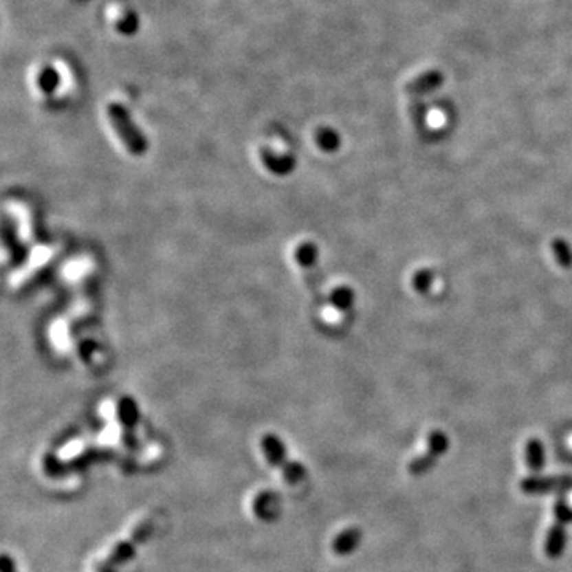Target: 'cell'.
I'll use <instances>...</instances> for the list:
<instances>
[{
	"label": "cell",
	"instance_id": "1",
	"mask_svg": "<svg viewBox=\"0 0 572 572\" xmlns=\"http://www.w3.org/2000/svg\"><path fill=\"white\" fill-rule=\"evenodd\" d=\"M107 115H109L111 126H113L116 135L120 137L122 145H124L134 156L145 155L148 150L146 137L143 135V132L135 126V122L132 121L129 111L121 104H118V102H111V104L107 107Z\"/></svg>",
	"mask_w": 572,
	"mask_h": 572
},
{
	"label": "cell",
	"instance_id": "2",
	"mask_svg": "<svg viewBox=\"0 0 572 572\" xmlns=\"http://www.w3.org/2000/svg\"><path fill=\"white\" fill-rule=\"evenodd\" d=\"M261 447L265 454V459H267L272 466L282 468L286 480L291 482V485L299 482L300 478H304V468L298 463H288L283 442L280 441L277 436H274V434H265L261 441Z\"/></svg>",
	"mask_w": 572,
	"mask_h": 572
},
{
	"label": "cell",
	"instance_id": "3",
	"mask_svg": "<svg viewBox=\"0 0 572 572\" xmlns=\"http://www.w3.org/2000/svg\"><path fill=\"white\" fill-rule=\"evenodd\" d=\"M298 261L299 264L302 265L304 272H315L316 267H314V264L316 261V253H315V247L311 243H304L302 247L298 250ZM309 278V286L310 289L314 291L315 294H318V298H321V289H320V280H316L311 277V275H307Z\"/></svg>",
	"mask_w": 572,
	"mask_h": 572
},
{
	"label": "cell",
	"instance_id": "4",
	"mask_svg": "<svg viewBox=\"0 0 572 572\" xmlns=\"http://www.w3.org/2000/svg\"><path fill=\"white\" fill-rule=\"evenodd\" d=\"M360 540H361V531L358 528H349L334 539L333 549L337 555H350L351 551L358 549Z\"/></svg>",
	"mask_w": 572,
	"mask_h": 572
},
{
	"label": "cell",
	"instance_id": "5",
	"mask_svg": "<svg viewBox=\"0 0 572 572\" xmlns=\"http://www.w3.org/2000/svg\"><path fill=\"white\" fill-rule=\"evenodd\" d=\"M525 461L526 466L533 471H539L544 466V447L538 439H531L526 443L525 448Z\"/></svg>",
	"mask_w": 572,
	"mask_h": 572
},
{
	"label": "cell",
	"instance_id": "6",
	"mask_svg": "<svg viewBox=\"0 0 572 572\" xmlns=\"http://www.w3.org/2000/svg\"><path fill=\"white\" fill-rule=\"evenodd\" d=\"M551 250H553V254H555V258H556V261H558V264H561L563 267L568 269L569 265L572 264V253H571V248L568 247V243H566L564 240L556 239V240H553Z\"/></svg>",
	"mask_w": 572,
	"mask_h": 572
},
{
	"label": "cell",
	"instance_id": "7",
	"mask_svg": "<svg viewBox=\"0 0 572 572\" xmlns=\"http://www.w3.org/2000/svg\"><path fill=\"white\" fill-rule=\"evenodd\" d=\"M563 545H564V529L556 528L553 531H550L547 542H545V550H547V553L551 556L561 553Z\"/></svg>",
	"mask_w": 572,
	"mask_h": 572
},
{
	"label": "cell",
	"instance_id": "8",
	"mask_svg": "<svg viewBox=\"0 0 572 572\" xmlns=\"http://www.w3.org/2000/svg\"><path fill=\"white\" fill-rule=\"evenodd\" d=\"M351 300H353V294H351V291L349 288H339L334 291L333 302L337 305V307H340V309L349 307V305L351 304Z\"/></svg>",
	"mask_w": 572,
	"mask_h": 572
},
{
	"label": "cell",
	"instance_id": "9",
	"mask_svg": "<svg viewBox=\"0 0 572 572\" xmlns=\"http://www.w3.org/2000/svg\"><path fill=\"white\" fill-rule=\"evenodd\" d=\"M429 283H431V274L428 270H418L415 277H413V286H415L417 291H425Z\"/></svg>",
	"mask_w": 572,
	"mask_h": 572
}]
</instances>
